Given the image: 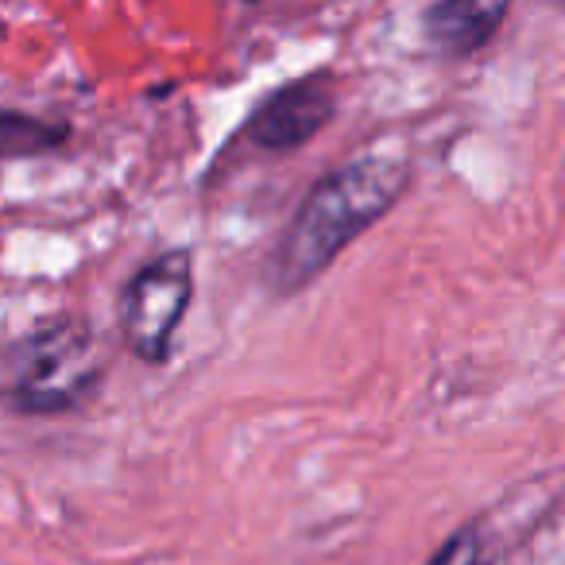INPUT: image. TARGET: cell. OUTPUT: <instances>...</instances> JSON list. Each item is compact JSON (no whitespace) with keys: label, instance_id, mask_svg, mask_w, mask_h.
<instances>
[{"label":"cell","instance_id":"cell-3","mask_svg":"<svg viewBox=\"0 0 565 565\" xmlns=\"http://www.w3.org/2000/svg\"><path fill=\"white\" fill-rule=\"evenodd\" d=\"M190 299H194V252L190 248H167L143 267H136L120 291V338L136 361L151 369L171 361Z\"/></svg>","mask_w":565,"mask_h":565},{"label":"cell","instance_id":"cell-4","mask_svg":"<svg viewBox=\"0 0 565 565\" xmlns=\"http://www.w3.org/2000/svg\"><path fill=\"white\" fill-rule=\"evenodd\" d=\"M338 117V82L333 74H307L252 109L244 120V136L256 143L259 151H299L322 132L330 120Z\"/></svg>","mask_w":565,"mask_h":565},{"label":"cell","instance_id":"cell-2","mask_svg":"<svg viewBox=\"0 0 565 565\" xmlns=\"http://www.w3.org/2000/svg\"><path fill=\"white\" fill-rule=\"evenodd\" d=\"M105 380V356L86 318H43L0 356V407L12 415H71L82 411Z\"/></svg>","mask_w":565,"mask_h":565},{"label":"cell","instance_id":"cell-7","mask_svg":"<svg viewBox=\"0 0 565 565\" xmlns=\"http://www.w3.org/2000/svg\"><path fill=\"white\" fill-rule=\"evenodd\" d=\"M430 565H495V562H492V550H488L484 531L477 523H469L441 542L438 554L430 557Z\"/></svg>","mask_w":565,"mask_h":565},{"label":"cell","instance_id":"cell-1","mask_svg":"<svg viewBox=\"0 0 565 565\" xmlns=\"http://www.w3.org/2000/svg\"><path fill=\"white\" fill-rule=\"evenodd\" d=\"M407 186L411 156L387 143L361 151L318 179L267 256V287L275 295H299L302 287H310L356 236L395 210Z\"/></svg>","mask_w":565,"mask_h":565},{"label":"cell","instance_id":"cell-6","mask_svg":"<svg viewBox=\"0 0 565 565\" xmlns=\"http://www.w3.org/2000/svg\"><path fill=\"white\" fill-rule=\"evenodd\" d=\"M71 128L55 120L32 117V113L0 109V159H40L66 148Z\"/></svg>","mask_w":565,"mask_h":565},{"label":"cell","instance_id":"cell-5","mask_svg":"<svg viewBox=\"0 0 565 565\" xmlns=\"http://www.w3.org/2000/svg\"><path fill=\"white\" fill-rule=\"evenodd\" d=\"M508 4H488V0H438L418 12L423 43L438 58H469L495 40L500 24L508 20Z\"/></svg>","mask_w":565,"mask_h":565}]
</instances>
